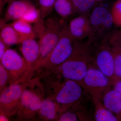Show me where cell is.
<instances>
[{
	"label": "cell",
	"instance_id": "12",
	"mask_svg": "<svg viewBox=\"0 0 121 121\" xmlns=\"http://www.w3.org/2000/svg\"><path fill=\"white\" fill-rule=\"evenodd\" d=\"M21 50L23 58L27 65L29 74L35 70V66L37 62L39 54V43L35 39H26L22 41Z\"/></svg>",
	"mask_w": 121,
	"mask_h": 121
},
{
	"label": "cell",
	"instance_id": "1",
	"mask_svg": "<svg viewBox=\"0 0 121 121\" xmlns=\"http://www.w3.org/2000/svg\"><path fill=\"white\" fill-rule=\"evenodd\" d=\"M87 39L84 42L75 40L71 55L60 66L56 73L78 83L83 80L92 61L91 48L94 42L92 37Z\"/></svg>",
	"mask_w": 121,
	"mask_h": 121
},
{
	"label": "cell",
	"instance_id": "19",
	"mask_svg": "<svg viewBox=\"0 0 121 121\" xmlns=\"http://www.w3.org/2000/svg\"><path fill=\"white\" fill-rule=\"evenodd\" d=\"M54 9L56 13L63 19L77 12L71 0H56Z\"/></svg>",
	"mask_w": 121,
	"mask_h": 121
},
{
	"label": "cell",
	"instance_id": "24",
	"mask_svg": "<svg viewBox=\"0 0 121 121\" xmlns=\"http://www.w3.org/2000/svg\"><path fill=\"white\" fill-rule=\"evenodd\" d=\"M114 24L121 27V0H117L112 8L111 12Z\"/></svg>",
	"mask_w": 121,
	"mask_h": 121
},
{
	"label": "cell",
	"instance_id": "30",
	"mask_svg": "<svg viewBox=\"0 0 121 121\" xmlns=\"http://www.w3.org/2000/svg\"><path fill=\"white\" fill-rule=\"evenodd\" d=\"M9 121L8 117L5 115L0 113V121Z\"/></svg>",
	"mask_w": 121,
	"mask_h": 121
},
{
	"label": "cell",
	"instance_id": "17",
	"mask_svg": "<svg viewBox=\"0 0 121 121\" xmlns=\"http://www.w3.org/2000/svg\"><path fill=\"white\" fill-rule=\"evenodd\" d=\"M95 108V118L97 121H119L117 117L104 105L102 100L92 97Z\"/></svg>",
	"mask_w": 121,
	"mask_h": 121
},
{
	"label": "cell",
	"instance_id": "25",
	"mask_svg": "<svg viewBox=\"0 0 121 121\" xmlns=\"http://www.w3.org/2000/svg\"><path fill=\"white\" fill-rule=\"evenodd\" d=\"M9 85L8 74L0 62V94Z\"/></svg>",
	"mask_w": 121,
	"mask_h": 121
},
{
	"label": "cell",
	"instance_id": "5",
	"mask_svg": "<svg viewBox=\"0 0 121 121\" xmlns=\"http://www.w3.org/2000/svg\"><path fill=\"white\" fill-rule=\"evenodd\" d=\"M79 83L92 97L101 100L104 95L113 86L109 78L91 64L85 77Z\"/></svg>",
	"mask_w": 121,
	"mask_h": 121
},
{
	"label": "cell",
	"instance_id": "2",
	"mask_svg": "<svg viewBox=\"0 0 121 121\" xmlns=\"http://www.w3.org/2000/svg\"><path fill=\"white\" fill-rule=\"evenodd\" d=\"M66 24L63 20L49 17L46 20H40L34 28L36 35L39 39V54L35 69H37L54 48Z\"/></svg>",
	"mask_w": 121,
	"mask_h": 121
},
{
	"label": "cell",
	"instance_id": "8",
	"mask_svg": "<svg viewBox=\"0 0 121 121\" xmlns=\"http://www.w3.org/2000/svg\"><path fill=\"white\" fill-rule=\"evenodd\" d=\"M25 82L10 84L0 94V113L9 117L16 114Z\"/></svg>",
	"mask_w": 121,
	"mask_h": 121
},
{
	"label": "cell",
	"instance_id": "14",
	"mask_svg": "<svg viewBox=\"0 0 121 121\" xmlns=\"http://www.w3.org/2000/svg\"><path fill=\"white\" fill-rule=\"evenodd\" d=\"M106 108L121 121V95L114 89H110L104 95L102 100Z\"/></svg>",
	"mask_w": 121,
	"mask_h": 121
},
{
	"label": "cell",
	"instance_id": "11",
	"mask_svg": "<svg viewBox=\"0 0 121 121\" xmlns=\"http://www.w3.org/2000/svg\"><path fill=\"white\" fill-rule=\"evenodd\" d=\"M67 27L74 40H80L86 38L93 37L90 19L86 15L75 17L70 21Z\"/></svg>",
	"mask_w": 121,
	"mask_h": 121
},
{
	"label": "cell",
	"instance_id": "20",
	"mask_svg": "<svg viewBox=\"0 0 121 121\" xmlns=\"http://www.w3.org/2000/svg\"><path fill=\"white\" fill-rule=\"evenodd\" d=\"M111 48L114 61V83L121 79V45H111Z\"/></svg>",
	"mask_w": 121,
	"mask_h": 121
},
{
	"label": "cell",
	"instance_id": "6",
	"mask_svg": "<svg viewBox=\"0 0 121 121\" xmlns=\"http://www.w3.org/2000/svg\"><path fill=\"white\" fill-rule=\"evenodd\" d=\"M0 62L8 74L9 85L25 82L29 77L26 61L15 50L7 49Z\"/></svg>",
	"mask_w": 121,
	"mask_h": 121
},
{
	"label": "cell",
	"instance_id": "7",
	"mask_svg": "<svg viewBox=\"0 0 121 121\" xmlns=\"http://www.w3.org/2000/svg\"><path fill=\"white\" fill-rule=\"evenodd\" d=\"M26 86L22 92L16 114L21 120L30 121L39 116L43 99L41 93L33 89H27Z\"/></svg>",
	"mask_w": 121,
	"mask_h": 121
},
{
	"label": "cell",
	"instance_id": "26",
	"mask_svg": "<svg viewBox=\"0 0 121 121\" xmlns=\"http://www.w3.org/2000/svg\"><path fill=\"white\" fill-rule=\"evenodd\" d=\"M107 36L110 45H121V28L108 32Z\"/></svg>",
	"mask_w": 121,
	"mask_h": 121
},
{
	"label": "cell",
	"instance_id": "27",
	"mask_svg": "<svg viewBox=\"0 0 121 121\" xmlns=\"http://www.w3.org/2000/svg\"><path fill=\"white\" fill-rule=\"evenodd\" d=\"M57 121H78V117L75 113L72 112H66L62 114L59 117Z\"/></svg>",
	"mask_w": 121,
	"mask_h": 121
},
{
	"label": "cell",
	"instance_id": "9",
	"mask_svg": "<svg viewBox=\"0 0 121 121\" xmlns=\"http://www.w3.org/2000/svg\"><path fill=\"white\" fill-rule=\"evenodd\" d=\"M89 19L95 41L99 40L107 35L108 30L114 24L111 13L103 7L95 8Z\"/></svg>",
	"mask_w": 121,
	"mask_h": 121
},
{
	"label": "cell",
	"instance_id": "28",
	"mask_svg": "<svg viewBox=\"0 0 121 121\" xmlns=\"http://www.w3.org/2000/svg\"><path fill=\"white\" fill-rule=\"evenodd\" d=\"M113 89L116 90L121 95V79L115 81L113 84Z\"/></svg>",
	"mask_w": 121,
	"mask_h": 121
},
{
	"label": "cell",
	"instance_id": "21",
	"mask_svg": "<svg viewBox=\"0 0 121 121\" xmlns=\"http://www.w3.org/2000/svg\"><path fill=\"white\" fill-rule=\"evenodd\" d=\"M77 12L86 15L95 3V0H71Z\"/></svg>",
	"mask_w": 121,
	"mask_h": 121
},
{
	"label": "cell",
	"instance_id": "32",
	"mask_svg": "<svg viewBox=\"0 0 121 121\" xmlns=\"http://www.w3.org/2000/svg\"><path fill=\"white\" fill-rule=\"evenodd\" d=\"M4 25V24L3 23H2V22H0V30L1 28V27H2V26H3Z\"/></svg>",
	"mask_w": 121,
	"mask_h": 121
},
{
	"label": "cell",
	"instance_id": "3",
	"mask_svg": "<svg viewBox=\"0 0 121 121\" xmlns=\"http://www.w3.org/2000/svg\"><path fill=\"white\" fill-rule=\"evenodd\" d=\"M75 41L70 35L67 25L66 24L57 43L38 68L44 67L56 73L60 66L70 56L73 50Z\"/></svg>",
	"mask_w": 121,
	"mask_h": 121
},
{
	"label": "cell",
	"instance_id": "29",
	"mask_svg": "<svg viewBox=\"0 0 121 121\" xmlns=\"http://www.w3.org/2000/svg\"><path fill=\"white\" fill-rule=\"evenodd\" d=\"M6 45L0 40V61L4 53L7 50Z\"/></svg>",
	"mask_w": 121,
	"mask_h": 121
},
{
	"label": "cell",
	"instance_id": "10",
	"mask_svg": "<svg viewBox=\"0 0 121 121\" xmlns=\"http://www.w3.org/2000/svg\"><path fill=\"white\" fill-rule=\"evenodd\" d=\"M85 92L78 82L67 79L60 84L52 99L60 105L70 106L78 102Z\"/></svg>",
	"mask_w": 121,
	"mask_h": 121
},
{
	"label": "cell",
	"instance_id": "15",
	"mask_svg": "<svg viewBox=\"0 0 121 121\" xmlns=\"http://www.w3.org/2000/svg\"><path fill=\"white\" fill-rule=\"evenodd\" d=\"M32 5L27 1H13L10 3L8 7L6 17L8 19L13 20L14 21L20 19Z\"/></svg>",
	"mask_w": 121,
	"mask_h": 121
},
{
	"label": "cell",
	"instance_id": "22",
	"mask_svg": "<svg viewBox=\"0 0 121 121\" xmlns=\"http://www.w3.org/2000/svg\"><path fill=\"white\" fill-rule=\"evenodd\" d=\"M20 19L30 24L36 23L40 19V11L32 5Z\"/></svg>",
	"mask_w": 121,
	"mask_h": 121
},
{
	"label": "cell",
	"instance_id": "13",
	"mask_svg": "<svg viewBox=\"0 0 121 121\" xmlns=\"http://www.w3.org/2000/svg\"><path fill=\"white\" fill-rule=\"evenodd\" d=\"M60 105L50 98L43 99L39 111V117L44 121L57 120L60 110L63 109L60 108Z\"/></svg>",
	"mask_w": 121,
	"mask_h": 121
},
{
	"label": "cell",
	"instance_id": "33",
	"mask_svg": "<svg viewBox=\"0 0 121 121\" xmlns=\"http://www.w3.org/2000/svg\"><path fill=\"white\" fill-rule=\"evenodd\" d=\"M95 1L98 0H95Z\"/></svg>",
	"mask_w": 121,
	"mask_h": 121
},
{
	"label": "cell",
	"instance_id": "4",
	"mask_svg": "<svg viewBox=\"0 0 121 121\" xmlns=\"http://www.w3.org/2000/svg\"><path fill=\"white\" fill-rule=\"evenodd\" d=\"M91 53L92 59L91 64L100 70L113 84L114 61L107 35L99 40L93 43Z\"/></svg>",
	"mask_w": 121,
	"mask_h": 121
},
{
	"label": "cell",
	"instance_id": "18",
	"mask_svg": "<svg viewBox=\"0 0 121 121\" xmlns=\"http://www.w3.org/2000/svg\"><path fill=\"white\" fill-rule=\"evenodd\" d=\"M11 25L23 40L27 39H35L36 36L34 28L31 24L23 20L15 21Z\"/></svg>",
	"mask_w": 121,
	"mask_h": 121
},
{
	"label": "cell",
	"instance_id": "16",
	"mask_svg": "<svg viewBox=\"0 0 121 121\" xmlns=\"http://www.w3.org/2000/svg\"><path fill=\"white\" fill-rule=\"evenodd\" d=\"M0 40L6 46L20 43L23 39L11 25H4L0 30Z\"/></svg>",
	"mask_w": 121,
	"mask_h": 121
},
{
	"label": "cell",
	"instance_id": "23",
	"mask_svg": "<svg viewBox=\"0 0 121 121\" xmlns=\"http://www.w3.org/2000/svg\"><path fill=\"white\" fill-rule=\"evenodd\" d=\"M56 1V0H39L40 19L44 20L45 17L51 13Z\"/></svg>",
	"mask_w": 121,
	"mask_h": 121
},
{
	"label": "cell",
	"instance_id": "31",
	"mask_svg": "<svg viewBox=\"0 0 121 121\" xmlns=\"http://www.w3.org/2000/svg\"><path fill=\"white\" fill-rule=\"evenodd\" d=\"M8 0H0V4H2L3 2H5Z\"/></svg>",
	"mask_w": 121,
	"mask_h": 121
}]
</instances>
